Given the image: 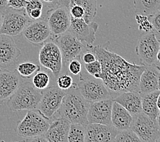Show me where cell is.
Returning <instances> with one entry per match:
<instances>
[{"instance_id": "6da1fadb", "label": "cell", "mask_w": 160, "mask_h": 142, "mask_svg": "<svg viewBox=\"0 0 160 142\" xmlns=\"http://www.w3.org/2000/svg\"><path fill=\"white\" fill-rule=\"evenodd\" d=\"M102 66L100 79L108 90L122 93L128 91L139 92V81L145 65L130 63L115 53L101 45H87Z\"/></svg>"}, {"instance_id": "7a4b0ae2", "label": "cell", "mask_w": 160, "mask_h": 142, "mask_svg": "<svg viewBox=\"0 0 160 142\" xmlns=\"http://www.w3.org/2000/svg\"><path fill=\"white\" fill-rule=\"evenodd\" d=\"M90 103L80 92L77 83L67 90L62 105L57 111L56 118H66L71 123H77L87 126L89 124L87 115Z\"/></svg>"}, {"instance_id": "3957f363", "label": "cell", "mask_w": 160, "mask_h": 142, "mask_svg": "<svg viewBox=\"0 0 160 142\" xmlns=\"http://www.w3.org/2000/svg\"><path fill=\"white\" fill-rule=\"evenodd\" d=\"M42 97V93L32 83H21L17 91L8 101V107L13 111L37 110Z\"/></svg>"}, {"instance_id": "277c9868", "label": "cell", "mask_w": 160, "mask_h": 142, "mask_svg": "<svg viewBox=\"0 0 160 142\" xmlns=\"http://www.w3.org/2000/svg\"><path fill=\"white\" fill-rule=\"evenodd\" d=\"M48 120L39 112L29 110L17 126V135L24 138L25 141L43 136L50 125Z\"/></svg>"}, {"instance_id": "5b68a950", "label": "cell", "mask_w": 160, "mask_h": 142, "mask_svg": "<svg viewBox=\"0 0 160 142\" xmlns=\"http://www.w3.org/2000/svg\"><path fill=\"white\" fill-rule=\"evenodd\" d=\"M141 141H159L160 130L158 121L153 120L142 111L133 116L130 128Z\"/></svg>"}, {"instance_id": "8992f818", "label": "cell", "mask_w": 160, "mask_h": 142, "mask_svg": "<svg viewBox=\"0 0 160 142\" xmlns=\"http://www.w3.org/2000/svg\"><path fill=\"white\" fill-rule=\"evenodd\" d=\"M66 92L67 91L60 89L56 86L47 87L42 94L38 111L48 120L53 118L62 105Z\"/></svg>"}, {"instance_id": "52a82bcc", "label": "cell", "mask_w": 160, "mask_h": 142, "mask_svg": "<svg viewBox=\"0 0 160 142\" xmlns=\"http://www.w3.org/2000/svg\"><path fill=\"white\" fill-rule=\"evenodd\" d=\"M31 21L25 10H14L9 8L3 14L0 34L10 36L20 35Z\"/></svg>"}, {"instance_id": "ba28073f", "label": "cell", "mask_w": 160, "mask_h": 142, "mask_svg": "<svg viewBox=\"0 0 160 142\" xmlns=\"http://www.w3.org/2000/svg\"><path fill=\"white\" fill-rule=\"evenodd\" d=\"M160 48V41L152 32L142 34L139 38L136 51L144 65L156 64L157 54Z\"/></svg>"}, {"instance_id": "9c48e42d", "label": "cell", "mask_w": 160, "mask_h": 142, "mask_svg": "<svg viewBox=\"0 0 160 142\" xmlns=\"http://www.w3.org/2000/svg\"><path fill=\"white\" fill-rule=\"evenodd\" d=\"M39 62L42 66L51 71L55 77L59 76L63 58L58 45L55 42H47L42 45L39 52Z\"/></svg>"}, {"instance_id": "30bf717a", "label": "cell", "mask_w": 160, "mask_h": 142, "mask_svg": "<svg viewBox=\"0 0 160 142\" xmlns=\"http://www.w3.org/2000/svg\"><path fill=\"white\" fill-rule=\"evenodd\" d=\"M62 55L63 62L69 63L81 55L84 50L82 42L70 32H67L54 38Z\"/></svg>"}, {"instance_id": "8fae6325", "label": "cell", "mask_w": 160, "mask_h": 142, "mask_svg": "<svg viewBox=\"0 0 160 142\" xmlns=\"http://www.w3.org/2000/svg\"><path fill=\"white\" fill-rule=\"evenodd\" d=\"M47 21L51 32V36L55 38L68 31L71 16L67 8L56 7L48 11Z\"/></svg>"}, {"instance_id": "7c38bea8", "label": "cell", "mask_w": 160, "mask_h": 142, "mask_svg": "<svg viewBox=\"0 0 160 142\" xmlns=\"http://www.w3.org/2000/svg\"><path fill=\"white\" fill-rule=\"evenodd\" d=\"M78 88L82 97L89 103L110 98L108 89L101 79H82Z\"/></svg>"}, {"instance_id": "4fadbf2b", "label": "cell", "mask_w": 160, "mask_h": 142, "mask_svg": "<svg viewBox=\"0 0 160 142\" xmlns=\"http://www.w3.org/2000/svg\"><path fill=\"white\" fill-rule=\"evenodd\" d=\"M99 25L96 22L87 23L83 18H75L71 17L68 31L81 42H85L87 45H92L96 40V34Z\"/></svg>"}, {"instance_id": "5bb4252c", "label": "cell", "mask_w": 160, "mask_h": 142, "mask_svg": "<svg viewBox=\"0 0 160 142\" xmlns=\"http://www.w3.org/2000/svg\"><path fill=\"white\" fill-rule=\"evenodd\" d=\"M21 54V50L12 36L0 34V68L13 66Z\"/></svg>"}, {"instance_id": "9a60e30c", "label": "cell", "mask_w": 160, "mask_h": 142, "mask_svg": "<svg viewBox=\"0 0 160 142\" xmlns=\"http://www.w3.org/2000/svg\"><path fill=\"white\" fill-rule=\"evenodd\" d=\"M112 102L113 99L110 98L90 103L87 115L89 123L112 125L111 121Z\"/></svg>"}, {"instance_id": "2e32d148", "label": "cell", "mask_w": 160, "mask_h": 142, "mask_svg": "<svg viewBox=\"0 0 160 142\" xmlns=\"http://www.w3.org/2000/svg\"><path fill=\"white\" fill-rule=\"evenodd\" d=\"M22 34L29 43L40 45L51 36V32L47 21L41 18L30 22L22 31Z\"/></svg>"}, {"instance_id": "e0dca14e", "label": "cell", "mask_w": 160, "mask_h": 142, "mask_svg": "<svg viewBox=\"0 0 160 142\" xmlns=\"http://www.w3.org/2000/svg\"><path fill=\"white\" fill-rule=\"evenodd\" d=\"M119 130L113 125L89 123L86 127V142L114 141Z\"/></svg>"}, {"instance_id": "ac0fdd59", "label": "cell", "mask_w": 160, "mask_h": 142, "mask_svg": "<svg viewBox=\"0 0 160 142\" xmlns=\"http://www.w3.org/2000/svg\"><path fill=\"white\" fill-rule=\"evenodd\" d=\"M71 122L63 117L55 118L51 122L44 137L49 142H66Z\"/></svg>"}, {"instance_id": "d6986e66", "label": "cell", "mask_w": 160, "mask_h": 142, "mask_svg": "<svg viewBox=\"0 0 160 142\" xmlns=\"http://www.w3.org/2000/svg\"><path fill=\"white\" fill-rule=\"evenodd\" d=\"M21 85V80L14 72L0 68V103L9 99Z\"/></svg>"}, {"instance_id": "ffe728a7", "label": "cell", "mask_w": 160, "mask_h": 142, "mask_svg": "<svg viewBox=\"0 0 160 142\" xmlns=\"http://www.w3.org/2000/svg\"><path fill=\"white\" fill-rule=\"evenodd\" d=\"M160 68L155 64L147 65L139 81V92L147 94L158 90V76Z\"/></svg>"}, {"instance_id": "44dd1931", "label": "cell", "mask_w": 160, "mask_h": 142, "mask_svg": "<svg viewBox=\"0 0 160 142\" xmlns=\"http://www.w3.org/2000/svg\"><path fill=\"white\" fill-rule=\"evenodd\" d=\"M126 109L132 116L142 112V97L138 92L128 91L121 93L113 99Z\"/></svg>"}, {"instance_id": "7402d4cb", "label": "cell", "mask_w": 160, "mask_h": 142, "mask_svg": "<svg viewBox=\"0 0 160 142\" xmlns=\"http://www.w3.org/2000/svg\"><path fill=\"white\" fill-rule=\"evenodd\" d=\"M132 120V115L119 103L113 101L111 113L112 124L118 130H125L130 128Z\"/></svg>"}, {"instance_id": "603a6c76", "label": "cell", "mask_w": 160, "mask_h": 142, "mask_svg": "<svg viewBox=\"0 0 160 142\" xmlns=\"http://www.w3.org/2000/svg\"><path fill=\"white\" fill-rule=\"evenodd\" d=\"M160 92L158 90L147 94H140L142 97V110L152 120L158 121L159 109L157 104L158 97Z\"/></svg>"}, {"instance_id": "cb8c5ba5", "label": "cell", "mask_w": 160, "mask_h": 142, "mask_svg": "<svg viewBox=\"0 0 160 142\" xmlns=\"http://www.w3.org/2000/svg\"><path fill=\"white\" fill-rule=\"evenodd\" d=\"M135 12L137 14L149 15L160 8V0H134Z\"/></svg>"}, {"instance_id": "d4e9b609", "label": "cell", "mask_w": 160, "mask_h": 142, "mask_svg": "<svg viewBox=\"0 0 160 142\" xmlns=\"http://www.w3.org/2000/svg\"><path fill=\"white\" fill-rule=\"evenodd\" d=\"M71 4H77L83 8L85 10V16L83 18L87 23L91 22L96 17L97 0H72Z\"/></svg>"}, {"instance_id": "484cf974", "label": "cell", "mask_w": 160, "mask_h": 142, "mask_svg": "<svg viewBox=\"0 0 160 142\" xmlns=\"http://www.w3.org/2000/svg\"><path fill=\"white\" fill-rule=\"evenodd\" d=\"M87 126L77 123H71L68 136V142H84Z\"/></svg>"}, {"instance_id": "4316f807", "label": "cell", "mask_w": 160, "mask_h": 142, "mask_svg": "<svg viewBox=\"0 0 160 142\" xmlns=\"http://www.w3.org/2000/svg\"><path fill=\"white\" fill-rule=\"evenodd\" d=\"M40 70V68L39 66L32 62L21 63L17 67V72L23 78H29Z\"/></svg>"}, {"instance_id": "83f0119b", "label": "cell", "mask_w": 160, "mask_h": 142, "mask_svg": "<svg viewBox=\"0 0 160 142\" xmlns=\"http://www.w3.org/2000/svg\"><path fill=\"white\" fill-rule=\"evenodd\" d=\"M114 141L116 142H140L141 140L131 129L119 130Z\"/></svg>"}, {"instance_id": "f1b7e54d", "label": "cell", "mask_w": 160, "mask_h": 142, "mask_svg": "<svg viewBox=\"0 0 160 142\" xmlns=\"http://www.w3.org/2000/svg\"><path fill=\"white\" fill-rule=\"evenodd\" d=\"M51 78L44 72H37L32 79V83L38 90H44L48 87L50 83Z\"/></svg>"}, {"instance_id": "f546056e", "label": "cell", "mask_w": 160, "mask_h": 142, "mask_svg": "<svg viewBox=\"0 0 160 142\" xmlns=\"http://www.w3.org/2000/svg\"><path fill=\"white\" fill-rule=\"evenodd\" d=\"M136 20L138 25V29L144 33L152 32L154 29L153 25L149 21L147 15L142 14H137Z\"/></svg>"}, {"instance_id": "4dcf8cb0", "label": "cell", "mask_w": 160, "mask_h": 142, "mask_svg": "<svg viewBox=\"0 0 160 142\" xmlns=\"http://www.w3.org/2000/svg\"><path fill=\"white\" fill-rule=\"evenodd\" d=\"M85 68L89 74L93 76L96 79H100L102 73V66L98 60H95L94 62L85 64Z\"/></svg>"}, {"instance_id": "1f68e13d", "label": "cell", "mask_w": 160, "mask_h": 142, "mask_svg": "<svg viewBox=\"0 0 160 142\" xmlns=\"http://www.w3.org/2000/svg\"><path fill=\"white\" fill-rule=\"evenodd\" d=\"M58 86L63 90H68L74 86V82L71 76L68 75H63L59 76L57 80Z\"/></svg>"}, {"instance_id": "d6a6232c", "label": "cell", "mask_w": 160, "mask_h": 142, "mask_svg": "<svg viewBox=\"0 0 160 142\" xmlns=\"http://www.w3.org/2000/svg\"><path fill=\"white\" fill-rule=\"evenodd\" d=\"M36 8H44V3L41 0H27V3L25 8V11L27 15L32 10Z\"/></svg>"}, {"instance_id": "836d02e7", "label": "cell", "mask_w": 160, "mask_h": 142, "mask_svg": "<svg viewBox=\"0 0 160 142\" xmlns=\"http://www.w3.org/2000/svg\"><path fill=\"white\" fill-rule=\"evenodd\" d=\"M70 16L75 18H84L85 16V10L81 6L77 4H71L69 8Z\"/></svg>"}, {"instance_id": "e575fe53", "label": "cell", "mask_w": 160, "mask_h": 142, "mask_svg": "<svg viewBox=\"0 0 160 142\" xmlns=\"http://www.w3.org/2000/svg\"><path fill=\"white\" fill-rule=\"evenodd\" d=\"M147 16L154 29L158 33H160V10H158L153 14L147 15Z\"/></svg>"}, {"instance_id": "d590c367", "label": "cell", "mask_w": 160, "mask_h": 142, "mask_svg": "<svg viewBox=\"0 0 160 142\" xmlns=\"http://www.w3.org/2000/svg\"><path fill=\"white\" fill-rule=\"evenodd\" d=\"M68 69L72 75H78L81 72L82 65L78 60L76 59L72 60L68 65Z\"/></svg>"}, {"instance_id": "8d00e7d4", "label": "cell", "mask_w": 160, "mask_h": 142, "mask_svg": "<svg viewBox=\"0 0 160 142\" xmlns=\"http://www.w3.org/2000/svg\"><path fill=\"white\" fill-rule=\"evenodd\" d=\"M27 0H8V5L10 8L14 10H25Z\"/></svg>"}, {"instance_id": "74e56055", "label": "cell", "mask_w": 160, "mask_h": 142, "mask_svg": "<svg viewBox=\"0 0 160 142\" xmlns=\"http://www.w3.org/2000/svg\"><path fill=\"white\" fill-rule=\"evenodd\" d=\"M42 10L43 9H40V8L32 10L31 12L28 14V16L32 21L38 20V19L42 18V13H43Z\"/></svg>"}, {"instance_id": "f35d334b", "label": "cell", "mask_w": 160, "mask_h": 142, "mask_svg": "<svg viewBox=\"0 0 160 142\" xmlns=\"http://www.w3.org/2000/svg\"><path fill=\"white\" fill-rule=\"evenodd\" d=\"M82 62L85 64H89L94 62L95 60H96V57L92 52L87 51V53H84L82 57Z\"/></svg>"}, {"instance_id": "ab89813d", "label": "cell", "mask_w": 160, "mask_h": 142, "mask_svg": "<svg viewBox=\"0 0 160 142\" xmlns=\"http://www.w3.org/2000/svg\"><path fill=\"white\" fill-rule=\"evenodd\" d=\"M9 8L8 5V0H0V12L4 14Z\"/></svg>"}, {"instance_id": "60d3db41", "label": "cell", "mask_w": 160, "mask_h": 142, "mask_svg": "<svg viewBox=\"0 0 160 142\" xmlns=\"http://www.w3.org/2000/svg\"><path fill=\"white\" fill-rule=\"evenodd\" d=\"M72 0H58V7H64L69 9Z\"/></svg>"}, {"instance_id": "b9f144b4", "label": "cell", "mask_w": 160, "mask_h": 142, "mask_svg": "<svg viewBox=\"0 0 160 142\" xmlns=\"http://www.w3.org/2000/svg\"><path fill=\"white\" fill-rule=\"evenodd\" d=\"M41 1L48 6H51V8L58 7V0H41Z\"/></svg>"}, {"instance_id": "7bdbcfd3", "label": "cell", "mask_w": 160, "mask_h": 142, "mask_svg": "<svg viewBox=\"0 0 160 142\" xmlns=\"http://www.w3.org/2000/svg\"><path fill=\"white\" fill-rule=\"evenodd\" d=\"M3 14L0 12V29H1L2 28V21H3Z\"/></svg>"}, {"instance_id": "ee69618b", "label": "cell", "mask_w": 160, "mask_h": 142, "mask_svg": "<svg viewBox=\"0 0 160 142\" xmlns=\"http://www.w3.org/2000/svg\"><path fill=\"white\" fill-rule=\"evenodd\" d=\"M157 104H158V107L159 111H160V93H159V95H158V101H157Z\"/></svg>"}, {"instance_id": "f6af8a7d", "label": "cell", "mask_w": 160, "mask_h": 142, "mask_svg": "<svg viewBox=\"0 0 160 142\" xmlns=\"http://www.w3.org/2000/svg\"><path fill=\"white\" fill-rule=\"evenodd\" d=\"M157 60H158V62H160V48H159V51L158 52V54H157Z\"/></svg>"}, {"instance_id": "bcb514c9", "label": "cell", "mask_w": 160, "mask_h": 142, "mask_svg": "<svg viewBox=\"0 0 160 142\" xmlns=\"http://www.w3.org/2000/svg\"><path fill=\"white\" fill-rule=\"evenodd\" d=\"M158 90L160 92V71L158 76Z\"/></svg>"}, {"instance_id": "7dc6e473", "label": "cell", "mask_w": 160, "mask_h": 142, "mask_svg": "<svg viewBox=\"0 0 160 142\" xmlns=\"http://www.w3.org/2000/svg\"><path fill=\"white\" fill-rule=\"evenodd\" d=\"M158 125L159 126L160 128V111H159V114H158Z\"/></svg>"}, {"instance_id": "c3c4849f", "label": "cell", "mask_w": 160, "mask_h": 142, "mask_svg": "<svg viewBox=\"0 0 160 142\" xmlns=\"http://www.w3.org/2000/svg\"><path fill=\"white\" fill-rule=\"evenodd\" d=\"M159 130H160V128H159Z\"/></svg>"}]
</instances>
